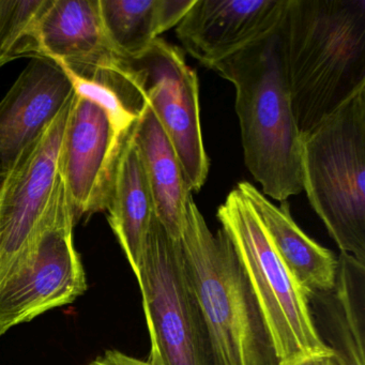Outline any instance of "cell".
Returning a JSON list of instances; mask_svg holds the SVG:
<instances>
[{
  "instance_id": "obj_1",
  "label": "cell",
  "mask_w": 365,
  "mask_h": 365,
  "mask_svg": "<svg viewBox=\"0 0 365 365\" xmlns=\"http://www.w3.org/2000/svg\"><path fill=\"white\" fill-rule=\"evenodd\" d=\"M277 37L303 138L365 86V0H288Z\"/></svg>"
},
{
  "instance_id": "obj_2",
  "label": "cell",
  "mask_w": 365,
  "mask_h": 365,
  "mask_svg": "<svg viewBox=\"0 0 365 365\" xmlns=\"http://www.w3.org/2000/svg\"><path fill=\"white\" fill-rule=\"evenodd\" d=\"M236 89L245 163L264 196L302 191V135L292 112L277 31L212 68Z\"/></svg>"
},
{
  "instance_id": "obj_3",
  "label": "cell",
  "mask_w": 365,
  "mask_h": 365,
  "mask_svg": "<svg viewBox=\"0 0 365 365\" xmlns=\"http://www.w3.org/2000/svg\"><path fill=\"white\" fill-rule=\"evenodd\" d=\"M187 279L217 365H279L253 288L232 241L207 225L194 200L180 238Z\"/></svg>"
},
{
  "instance_id": "obj_4",
  "label": "cell",
  "mask_w": 365,
  "mask_h": 365,
  "mask_svg": "<svg viewBox=\"0 0 365 365\" xmlns=\"http://www.w3.org/2000/svg\"><path fill=\"white\" fill-rule=\"evenodd\" d=\"M301 175L331 238L365 264V86L303 136Z\"/></svg>"
},
{
  "instance_id": "obj_5",
  "label": "cell",
  "mask_w": 365,
  "mask_h": 365,
  "mask_svg": "<svg viewBox=\"0 0 365 365\" xmlns=\"http://www.w3.org/2000/svg\"><path fill=\"white\" fill-rule=\"evenodd\" d=\"M217 217L253 288L279 365L333 351L318 334L309 294L275 251L255 210L238 187L228 194Z\"/></svg>"
},
{
  "instance_id": "obj_6",
  "label": "cell",
  "mask_w": 365,
  "mask_h": 365,
  "mask_svg": "<svg viewBox=\"0 0 365 365\" xmlns=\"http://www.w3.org/2000/svg\"><path fill=\"white\" fill-rule=\"evenodd\" d=\"M76 221L58 177L41 221L0 282V336L86 292V274L73 242Z\"/></svg>"
},
{
  "instance_id": "obj_7",
  "label": "cell",
  "mask_w": 365,
  "mask_h": 365,
  "mask_svg": "<svg viewBox=\"0 0 365 365\" xmlns=\"http://www.w3.org/2000/svg\"><path fill=\"white\" fill-rule=\"evenodd\" d=\"M150 336V365H217L187 279L180 241L153 217L136 275Z\"/></svg>"
},
{
  "instance_id": "obj_8",
  "label": "cell",
  "mask_w": 365,
  "mask_h": 365,
  "mask_svg": "<svg viewBox=\"0 0 365 365\" xmlns=\"http://www.w3.org/2000/svg\"><path fill=\"white\" fill-rule=\"evenodd\" d=\"M123 76L157 117L176 151L187 187L197 193L210 163L202 140L197 74L185 53L158 38L142 56L125 59Z\"/></svg>"
},
{
  "instance_id": "obj_9",
  "label": "cell",
  "mask_w": 365,
  "mask_h": 365,
  "mask_svg": "<svg viewBox=\"0 0 365 365\" xmlns=\"http://www.w3.org/2000/svg\"><path fill=\"white\" fill-rule=\"evenodd\" d=\"M73 99L0 180V282L50 204L58 180L59 155Z\"/></svg>"
},
{
  "instance_id": "obj_10",
  "label": "cell",
  "mask_w": 365,
  "mask_h": 365,
  "mask_svg": "<svg viewBox=\"0 0 365 365\" xmlns=\"http://www.w3.org/2000/svg\"><path fill=\"white\" fill-rule=\"evenodd\" d=\"M125 136L115 131L103 110L74 95L58 174L76 220L108 209Z\"/></svg>"
},
{
  "instance_id": "obj_11",
  "label": "cell",
  "mask_w": 365,
  "mask_h": 365,
  "mask_svg": "<svg viewBox=\"0 0 365 365\" xmlns=\"http://www.w3.org/2000/svg\"><path fill=\"white\" fill-rule=\"evenodd\" d=\"M288 0H195L176 26L183 48L205 67L266 39L279 29Z\"/></svg>"
},
{
  "instance_id": "obj_12",
  "label": "cell",
  "mask_w": 365,
  "mask_h": 365,
  "mask_svg": "<svg viewBox=\"0 0 365 365\" xmlns=\"http://www.w3.org/2000/svg\"><path fill=\"white\" fill-rule=\"evenodd\" d=\"M65 72L48 58H35L0 101V180L50 128L73 99Z\"/></svg>"
},
{
  "instance_id": "obj_13",
  "label": "cell",
  "mask_w": 365,
  "mask_h": 365,
  "mask_svg": "<svg viewBox=\"0 0 365 365\" xmlns=\"http://www.w3.org/2000/svg\"><path fill=\"white\" fill-rule=\"evenodd\" d=\"M44 58L80 76L119 73L125 59L108 41L99 0H50L39 23Z\"/></svg>"
},
{
  "instance_id": "obj_14",
  "label": "cell",
  "mask_w": 365,
  "mask_h": 365,
  "mask_svg": "<svg viewBox=\"0 0 365 365\" xmlns=\"http://www.w3.org/2000/svg\"><path fill=\"white\" fill-rule=\"evenodd\" d=\"M336 262L332 289L309 297L314 324L346 364L365 365V264L343 252Z\"/></svg>"
},
{
  "instance_id": "obj_15",
  "label": "cell",
  "mask_w": 365,
  "mask_h": 365,
  "mask_svg": "<svg viewBox=\"0 0 365 365\" xmlns=\"http://www.w3.org/2000/svg\"><path fill=\"white\" fill-rule=\"evenodd\" d=\"M237 187L253 207L275 251L309 297L332 289L336 257L297 225L287 202L275 206L249 182L239 183Z\"/></svg>"
},
{
  "instance_id": "obj_16",
  "label": "cell",
  "mask_w": 365,
  "mask_h": 365,
  "mask_svg": "<svg viewBox=\"0 0 365 365\" xmlns=\"http://www.w3.org/2000/svg\"><path fill=\"white\" fill-rule=\"evenodd\" d=\"M133 136L144 164L155 217L173 239L180 240L193 197L172 143L146 104L134 125Z\"/></svg>"
},
{
  "instance_id": "obj_17",
  "label": "cell",
  "mask_w": 365,
  "mask_h": 365,
  "mask_svg": "<svg viewBox=\"0 0 365 365\" xmlns=\"http://www.w3.org/2000/svg\"><path fill=\"white\" fill-rule=\"evenodd\" d=\"M106 210L110 227L136 277L155 215L133 128L121 147Z\"/></svg>"
},
{
  "instance_id": "obj_18",
  "label": "cell",
  "mask_w": 365,
  "mask_h": 365,
  "mask_svg": "<svg viewBox=\"0 0 365 365\" xmlns=\"http://www.w3.org/2000/svg\"><path fill=\"white\" fill-rule=\"evenodd\" d=\"M195 0H99L110 46L123 59L142 56L160 35L177 26Z\"/></svg>"
},
{
  "instance_id": "obj_19",
  "label": "cell",
  "mask_w": 365,
  "mask_h": 365,
  "mask_svg": "<svg viewBox=\"0 0 365 365\" xmlns=\"http://www.w3.org/2000/svg\"><path fill=\"white\" fill-rule=\"evenodd\" d=\"M50 0H0V69L18 58H44L39 23Z\"/></svg>"
},
{
  "instance_id": "obj_20",
  "label": "cell",
  "mask_w": 365,
  "mask_h": 365,
  "mask_svg": "<svg viewBox=\"0 0 365 365\" xmlns=\"http://www.w3.org/2000/svg\"><path fill=\"white\" fill-rule=\"evenodd\" d=\"M69 80L74 95L103 110L117 133L125 135L133 128L140 115L136 114L127 100V85L120 74L99 73L86 78L57 63Z\"/></svg>"
},
{
  "instance_id": "obj_21",
  "label": "cell",
  "mask_w": 365,
  "mask_h": 365,
  "mask_svg": "<svg viewBox=\"0 0 365 365\" xmlns=\"http://www.w3.org/2000/svg\"><path fill=\"white\" fill-rule=\"evenodd\" d=\"M89 365H150V363L128 356L118 350H108Z\"/></svg>"
},
{
  "instance_id": "obj_22",
  "label": "cell",
  "mask_w": 365,
  "mask_h": 365,
  "mask_svg": "<svg viewBox=\"0 0 365 365\" xmlns=\"http://www.w3.org/2000/svg\"><path fill=\"white\" fill-rule=\"evenodd\" d=\"M289 365H347L334 351L309 356Z\"/></svg>"
}]
</instances>
